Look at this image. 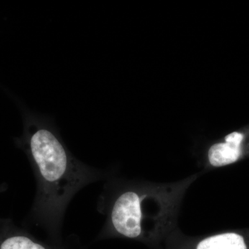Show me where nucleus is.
<instances>
[{
    "mask_svg": "<svg viewBox=\"0 0 249 249\" xmlns=\"http://www.w3.org/2000/svg\"><path fill=\"white\" fill-rule=\"evenodd\" d=\"M243 140L244 134L241 132L229 134L225 137V142L214 144L210 148V163L214 167H222L235 163L242 155Z\"/></svg>",
    "mask_w": 249,
    "mask_h": 249,
    "instance_id": "20e7f679",
    "label": "nucleus"
},
{
    "mask_svg": "<svg viewBox=\"0 0 249 249\" xmlns=\"http://www.w3.org/2000/svg\"><path fill=\"white\" fill-rule=\"evenodd\" d=\"M0 249H65L63 245L37 240L27 230L16 227L12 220L0 218Z\"/></svg>",
    "mask_w": 249,
    "mask_h": 249,
    "instance_id": "7ed1b4c3",
    "label": "nucleus"
},
{
    "mask_svg": "<svg viewBox=\"0 0 249 249\" xmlns=\"http://www.w3.org/2000/svg\"><path fill=\"white\" fill-rule=\"evenodd\" d=\"M18 143L27 154L37 181L29 222L44 229L50 242L63 245L61 226L67 206L80 189L102 174L72 155L48 116L27 113Z\"/></svg>",
    "mask_w": 249,
    "mask_h": 249,
    "instance_id": "f257e3e1",
    "label": "nucleus"
},
{
    "mask_svg": "<svg viewBox=\"0 0 249 249\" xmlns=\"http://www.w3.org/2000/svg\"><path fill=\"white\" fill-rule=\"evenodd\" d=\"M142 198L134 190L126 191L119 195L111 204L109 213L110 231L99 235V238L109 232L130 239L142 237Z\"/></svg>",
    "mask_w": 249,
    "mask_h": 249,
    "instance_id": "f03ea898",
    "label": "nucleus"
},
{
    "mask_svg": "<svg viewBox=\"0 0 249 249\" xmlns=\"http://www.w3.org/2000/svg\"><path fill=\"white\" fill-rule=\"evenodd\" d=\"M196 249H249L247 239L238 232L218 234L201 240Z\"/></svg>",
    "mask_w": 249,
    "mask_h": 249,
    "instance_id": "39448f33",
    "label": "nucleus"
}]
</instances>
